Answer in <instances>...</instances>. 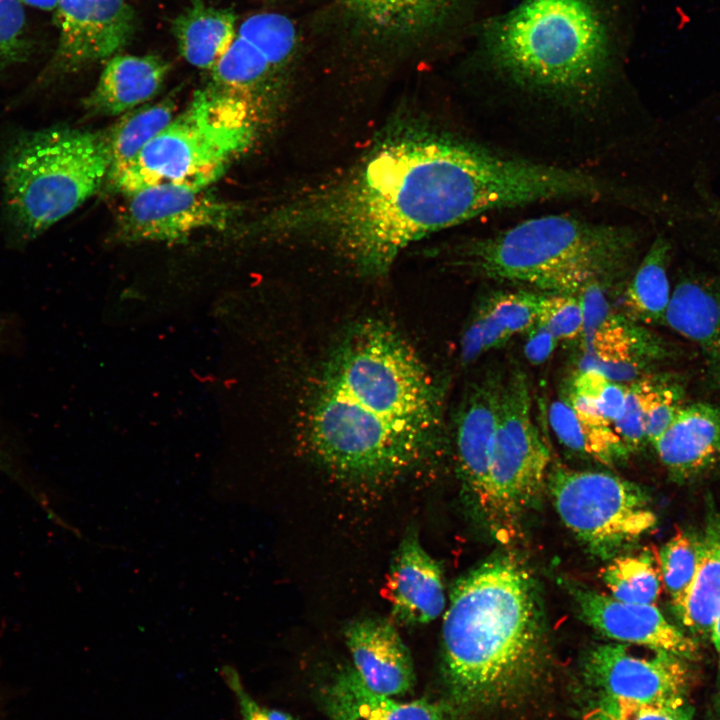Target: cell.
<instances>
[{
	"label": "cell",
	"instance_id": "5b68a950",
	"mask_svg": "<svg viewBox=\"0 0 720 720\" xmlns=\"http://www.w3.org/2000/svg\"><path fill=\"white\" fill-rule=\"evenodd\" d=\"M109 166L105 131L48 127L12 139L0 185L13 240L29 243L74 212L106 183Z\"/></svg>",
	"mask_w": 720,
	"mask_h": 720
},
{
	"label": "cell",
	"instance_id": "60d3db41",
	"mask_svg": "<svg viewBox=\"0 0 720 720\" xmlns=\"http://www.w3.org/2000/svg\"><path fill=\"white\" fill-rule=\"evenodd\" d=\"M627 389V384L609 380L598 397V411L611 424L623 413Z\"/></svg>",
	"mask_w": 720,
	"mask_h": 720
},
{
	"label": "cell",
	"instance_id": "d4e9b609",
	"mask_svg": "<svg viewBox=\"0 0 720 720\" xmlns=\"http://www.w3.org/2000/svg\"><path fill=\"white\" fill-rule=\"evenodd\" d=\"M665 324L720 354V279L687 276L671 293Z\"/></svg>",
	"mask_w": 720,
	"mask_h": 720
},
{
	"label": "cell",
	"instance_id": "836d02e7",
	"mask_svg": "<svg viewBox=\"0 0 720 720\" xmlns=\"http://www.w3.org/2000/svg\"><path fill=\"white\" fill-rule=\"evenodd\" d=\"M537 325L548 330L557 340L580 337L583 312L578 294H542Z\"/></svg>",
	"mask_w": 720,
	"mask_h": 720
},
{
	"label": "cell",
	"instance_id": "6da1fadb",
	"mask_svg": "<svg viewBox=\"0 0 720 720\" xmlns=\"http://www.w3.org/2000/svg\"><path fill=\"white\" fill-rule=\"evenodd\" d=\"M552 166L499 155L428 120L387 123L352 162L297 189L252 232L324 249L362 275L406 247L486 211L554 199Z\"/></svg>",
	"mask_w": 720,
	"mask_h": 720
},
{
	"label": "cell",
	"instance_id": "ab89813d",
	"mask_svg": "<svg viewBox=\"0 0 720 720\" xmlns=\"http://www.w3.org/2000/svg\"><path fill=\"white\" fill-rule=\"evenodd\" d=\"M473 319L481 329L485 352L504 345L512 336L491 313L486 301L479 306Z\"/></svg>",
	"mask_w": 720,
	"mask_h": 720
},
{
	"label": "cell",
	"instance_id": "f546056e",
	"mask_svg": "<svg viewBox=\"0 0 720 720\" xmlns=\"http://www.w3.org/2000/svg\"><path fill=\"white\" fill-rule=\"evenodd\" d=\"M699 560V539L678 531L659 550L657 564L661 583L676 610L695 575Z\"/></svg>",
	"mask_w": 720,
	"mask_h": 720
},
{
	"label": "cell",
	"instance_id": "30bf717a",
	"mask_svg": "<svg viewBox=\"0 0 720 720\" xmlns=\"http://www.w3.org/2000/svg\"><path fill=\"white\" fill-rule=\"evenodd\" d=\"M546 487L564 525L593 554L610 558L657 523L636 483L599 471L555 466Z\"/></svg>",
	"mask_w": 720,
	"mask_h": 720
},
{
	"label": "cell",
	"instance_id": "277c9868",
	"mask_svg": "<svg viewBox=\"0 0 720 720\" xmlns=\"http://www.w3.org/2000/svg\"><path fill=\"white\" fill-rule=\"evenodd\" d=\"M611 32L599 0H521L486 31L493 66L542 92L585 94L606 76Z\"/></svg>",
	"mask_w": 720,
	"mask_h": 720
},
{
	"label": "cell",
	"instance_id": "8fae6325",
	"mask_svg": "<svg viewBox=\"0 0 720 720\" xmlns=\"http://www.w3.org/2000/svg\"><path fill=\"white\" fill-rule=\"evenodd\" d=\"M293 21L275 12L247 17L227 52L211 71V84L247 102L263 124L288 96L298 51Z\"/></svg>",
	"mask_w": 720,
	"mask_h": 720
},
{
	"label": "cell",
	"instance_id": "e575fe53",
	"mask_svg": "<svg viewBox=\"0 0 720 720\" xmlns=\"http://www.w3.org/2000/svg\"><path fill=\"white\" fill-rule=\"evenodd\" d=\"M542 294L532 290L500 292L486 303L498 322L514 335L527 332L537 324Z\"/></svg>",
	"mask_w": 720,
	"mask_h": 720
},
{
	"label": "cell",
	"instance_id": "7402d4cb",
	"mask_svg": "<svg viewBox=\"0 0 720 720\" xmlns=\"http://www.w3.org/2000/svg\"><path fill=\"white\" fill-rule=\"evenodd\" d=\"M169 70V62L158 55L118 53L106 61L84 107L94 115L125 114L156 95Z\"/></svg>",
	"mask_w": 720,
	"mask_h": 720
},
{
	"label": "cell",
	"instance_id": "484cf974",
	"mask_svg": "<svg viewBox=\"0 0 720 720\" xmlns=\"http://www.w3.org/2000/svg\"><path fill=\"white\" fill-rule=\"evenodd\" d=\"M699 539V560L693 580L675 610L682 624L699 636H710L720 610V515L711 510Z\"/></svg>",
	"mask_w": 720,
	"mask_h": 720
},
{
	"label": "cell",
	"instance_id": "ac0fdd59",
	"mask_svg": "<svg viewBox=\"0 0 720 720\" xmlns=\"http://www.w3.org/2000/svg\"><path fill=\"white\" fill-rule=\"evenodd\" d=\"M353 669L372 692L392 697L411 690L415 682L412 657L394 625L366 617L345 629Z\"/></svg>",
	"mask_w": 720,
	"mask_h": 720
},
{
	"label": "cell",
	"instance_id": "9a60e30c",
	"mask_svg": "<svg viewBox=\"0 0 720 720\" xmlns=\"http://www.w3.org/2000/svg\"><path fill=\"white\" fill-rule=\"evenodd\" d=\"M686 659L667 651L611 642L592 647L584 675L602 697L653 702L685 698L690 679Z\"/></svg>",
	"mask_w": 720,
	"mask_h": 720
},
{
	"label": "cell",
	"instance_id": "8992f818",
	"mask_svg": "<svg viewBox=\"0 0 720 720\" xmlns=\"http://www.w3.org/2000/svg\"><path fill=\"white\" fill-rule=\"evenodd\" d=\"M263 125L247 102L209 83L107 185L123 195L168 183L207 189L252 147Z\"/></svg>",
	"mask_w": 720,
	"mask_h": 720
},
{
	"label": "cell",
	"instance_id": "f35d334b",
	"mask_svg": "<svg viewBox=\"0 0 720 720\" xmlns=\"http://www.w3.org/2000/svg\"><path fill=\"white\" fill-rule=\"evenodd\" d=\"M228 687L237 699L241 720H296L291 714L260 705L247 692L237 671L231 666H224L222 670Z\"/></svg>",
	"mask_w": 720,
	"mask_h": 720
},
{
	"label": "cell",
	"instance_id": "7bdbcfd3",
	"mask_svg": "<svg viewBox=\"0 0 720 720\" xmlns=\"http://www.w3.org/2000/svg\"><path fill=\"white\" fill-rule=\"evenodd\" d=\"M0 720H12L9 711V702L7 689L5 683L1 678V663H0Z\"/></svg>",
	"mask_w": 720,
	"mask_h": 720
},
{
	"label": "cell",
	"instance_id": "f6af8a7d",
	"mask_svg": "<svg viewBox=\"0 0 720 720\" xmlns=\"http://www.w3.org/2000/svg\"><path fill=\"white\" fill-rule=\"evenodd\" d=\"M25 7H33L42 11L53 12L57 0H19Z\"/></svg>",
	"mask_w": 720,
	"mask_h": 720
},
{
	"label": "cell",
	"instance_id": "4dcf8cb0",
	"mask_svg": "<svg viewBox=\"0 0 720 720\" xmlns=\"http://www.w3.org/2000/svg\"><path fill=\"white\" fill-rule=\"evenodd\" d=\"M693 713L685 698L644 702L601 697L585 713L584 720H692Z\"/></svg>",
	"mask_w": 720,
	"mask_h": 720
},
{
	"label": "cell",
	"instance_id": "7a4b0ae2",
	"mask_svg": "<svg viewBox=\"0 0 720 720\" xmlns=\"http://www.w3.org/2000/svg\"><path fill=\"white\" fill-rule=\"evenodd\" d=\"M443 673L458 708L506 704L535 682L544 660L541 607L512 557L483 562L454 585L442 628Z\"/></svg>",
	"mask_w": 720,
	"mask_h": 720
},
{
	"label": "cell",
	"instance_id": "d590c367",
	"mask_svg": "<svg viewBox=\"0 0 720 720\" xmlns=\"http://www.w3.org/2000/svg\"><path fill=\"white\" fill-rule=\"evenodd\" d=\"M627 395L622 415L612 426L629 453L647 442L644 425V387L642 378L627 383Z\"/></svg>",
	"mask_w": 720,
	"mask_h": 720
},
{
	"label": "cell",
	"instance_id": "74e56055",
	"mask_svg": "<svg viewBox=\"0 0 720 720\" xmlns=\"http://www.w3.org/2000/svg\"><path fill=\"white\" fill-rule=\"evenodd\" d=\"M0 472L5 474L9 479L16 483L31 499H33L41 509L47 514L48 518L56 515V511L52 508L51 502L45 490L38 485L36 480L30 476L17 456L6 445L0 437Z\"/></svg>",
	"mask_w": 720,
	"mask_h": 720
},
{
	"label": "cell",
	"instance_id": "603a6c76",
	"mask_svg": "<svg viewBox=\"0 0 720 720\" xmlns=\"http://www.w3.org/2000/svg\"><path fill=\"white\" fill-rule=\"evenodd\" d=\"M354 21L373 36L412 40L439 28L458 0H343Z\"/></svg>",
	"mask_w": 720,
	"mask_h": 720
},
{
	"label": "cell",
	"instance_id": "3957f363",
	"mask_svg": "<svg viewBox=\"0 0 720 720\" xmlns=\"http://www.w3.org/2000/svg\"><path fill=\"white\" fill-rule=\"evenodd\" d=\"M637 234L564 215L526 220L455 246L453 264L470 275L543 294H578L591 283L617 287L632 264Z\"/></svg>",
	"mask_w": 720,
	"mask_h": 720
},
{
	"label": "cell",
	"instance_id": "ba28073f",
	"mask_svg": "<svg viewBox=\"0 0 720 720\" xmlns=\"http://www.w3.org/2000/svg\"><path fill=\"white\" fill-rule=\"evenodd\" d=\"M307 443L338 476L375 481L413 468L438 432L388 420L317 383L305 412Z\"/></svg>",
	"mask_w": 720,
	"mask_h": 720
},
{
	"label": "cell",
	"instance_id": "d6a6232c",
	"mask_svg": "<svg viewBox=\"0 0 720 720\" xmlns=\"http://www.w3.org/2000/svg\"><path fill=\"white\" fill-rule=\"evenodd\" d=\"M30 49L25 6L19 0H0V70L24 61Z\"/></svg>",
	"mask_w": 720,
	"mask_h": 720
},
{
	"label": "cell",
	"instance_id": "ee69618b",
	"mask_svg": "<svg viewBox=\"0 0 720 720\" xmlns=\"http://www.w3.org/2000/svg\"><path fill=\"white\" fill-rule=\"evenodd\" d=\"M710 637L718 656L719 673H720V610L717 613L710 631Z\"/></svg>",
	"mask_w": 720,
	"mask_h": 720
},
{
	"label": "cell",
	"instance_id": "9c48e42d",
	"mask_svg": "<svg viewBox=\"0 0 720 720\" xmlns=\"http://www.w3.org/2000/svg\"><path fill=\"white\" fill-rule=\"evenodd\" d=\"M550 452L532 417L527 374L513 367L503 378L490 463V530L508 540L546 487Z\"/></svg>",
	"mask_w": 720,
	"mask_h": 720
},
{
	"label": "cell",
	"instance_id": "1f68e13d",
	"mask_svg": "<svg viewBox=\"0 0 720 720\" xmlns=\"http://www.w3.org/2000/svg\"><path fill=\"white\" fill-rule=\"evenodd\" d=\"M642 382L645 433L653 445L684 405V392L679 383L664 375L651 373L642 377Z\"/></svg>",
	"mask_w": 720,
	"mask_h": 720
},
{
	"label": "cell",
	"instance_id": "2e32d148",
	"mask_svg": "<svg viewBox=\"0 0 720 720\" xmlns=\"http://www.w3.org/2000/svg\"><path fill=\"white\" fill-rule=\"evenodd\" d=\"M581 619L603 636L619 643L667 651L694 658L697 644L672 624L655 604L619 601L586 586L567 583Z\"/></svg>",
	"mask_w": 720,
	"mask_h": 720
},
{
	"label": "cell",
	"instance_id": "4316f807",
	"mask_svg": "<svg viewBox=\"0 0 720 720\" xmlns=\"http://www.w3.org/2000/svg\"><path fill=\"white\" fill-rule=\"evenodd\" d=\"M671 244L658 236L650 245L626 286L623 305L626 316L638 323L664 324L671 297L668 266Z\"/></svg>",
	"mask_w": 720,
	"mask_h": 720
},
{
	"label": "cell",
	"instance_id": "44dd1931",
	"mask_svg": "<svg viewBox=\"0 0 720 720\" xmlns=\"http://www.w3.org/2000/svg\"><path fill=\"white\" fill-rule=\"evenodd\" d=\"M653 446L676 479L713 468L720 463V409L707 403L683 405Z\"/></svg>",
	"mask_w": 720,
	"mask_h": 720
},
{
	"label": "cell",
	"instance_id": "f1b7e54d",
	"mask_svg": "<svg viewBox=\"0 0 720 720\" xmlns=\"http://www.w3.org/2000/svg\"><path fill=\"white\" fill-rule=\"evenodd\" d=\"M610 596L627 603L655 604L661 592L658 564L650 551L615 556L600 572Z\"/></svg>",
	"mask_w": 720,
	"mask_h": 720
},
{
	"label": "cell",
	"instance_id": "5bb4252c",
	"mask_svg": "<svg viewBox=\"0 0 720 720\" xmlns=\"http://www.w3.org/2000/svg\"><path fill=\"white\" fill-rule=\"evenodd\" d=\"M55 51L37 84L108 60L128 45L135 13L126 0H57Z\"/></svg>",
	"mask_w": 720,
	"mask_h": 720
},
{
	"label": "cell",
	"instance_id": "7c38bea8",
	"mask_svg": "<svg viewBox=\"0 0 720 720\" xmlns=\"http://www.w3.org/2000/svg\"><path fill=\"white\" fill-rule=\"evenodd\" d=\"M115 232L128 242H177L196 232L223 230L234 224L243 208L204 190L160 184L124 195Z\"/></svg>",
	"mask_w": 720,
	"mask_h": 720
},
{
	"label": "cell",
	"instance_id": "52a82bcc",
	"mask_svg": "<svg viewBox=\"0 0 720 720\" xmlns=\"http://www.w3.org/2000/svg\"><path fill=\"white\" fill-rule=\"evenodd\" d=\"M318 382L388 420L439 432V388L414 349L380 320L350 328Z\"/></svg>",
	"mask_w": 720,
	"mask_h": 720
},
{
	"label": "cell",
	"instance_id": "4fadbf2b",
	"mask_svg": "<svg viewBox=\"0 0 720 720\" xmlns=\"http://www.w3.org/2000/svg\"><path fill=\"white\" fill-rule=\"evenodd\" d=\"M578 296L583 326L577 371L593 370L624 384L653 373L666 357L664 343L640 323L615 313L599 284L586 286Z\"/></svg>",
	"mask_w": 720,
	"mask_h": 720
},
{
	"label": "cell",
	"instance_id": "cb8c5ba5",
	"mask_svg": "<svg viewBox=\"0 0 720 720\" xmlns=\"http://www.w3.org/2000/svg\"><path fill=\"white\" fill-rule=\"evenodd\" d=\"M236 22L232 8L190 0L173 19L171 30L181 56L189 64L211 72L233 42Z\"/></svg>",
	"mask_w": 720,
	"mask_h": 720
},
{
	"label": "cell",
	"instance_id": "8d00e7d4",
	"mask_svg": "<svg viewBox=\"0 0 720 720\" xmlns=\"http://www.w3.org/2000/svg\"><path fill=\"white\" fill-rule=\"evenodd\" d=\"M548 418L554 434L562 445L571 451L586 455L582 424L565 399L554 401L550 405Z\"/></svg>",
	"mask_w": 720,
	"mask_h": 720
},
{
	"label": "cell",
	"instance_id": "bcb514c9",
	"mask_svg": "<svg viewBox=\"0 0 720 720\" xmlns=\"http://www.w3.org/2000/svg\"><path fill=\"white\" fill-rule=\"evenodd\" d=\"M718 707H719V712H720V697H719V701H718Z\"/></svg>",
	"mask_w": 720,
	"mask_h": 720
},
{
	"label": "cell",
	"instance_id": "d6986e66",
	"mask_svg": "<svg viewBox=\"0 0 720 720\" xmlns=\"http://www.w3.org/2000/svg\"><path fill=\"white\" fill-rule=\"evenodd\" d=\"M386 595L394 619L405 625L427 624L445 607L441 569L420 545L415 529L407 531L393 556Z\"/></svg>",
	"mask_w": 720,
	"mask_h": 720
},
{
	"label": "cell",
	"instance_id": "ffe728a7",
	"mask_svg": "<svg viewBox=\"0 0 720 720\" xmlns=\"http://www.w3.org/2000/svg\"><path fill=\"white\" fill-rule=\"evenodd\" d=\"M330 720H459L456 706L425 698L399 702L376 694L352 667L336 673L321 692Z\"/></svg>",
	"mask_w": 720,
	"mask_h": 720
},
{
	"label": "cell",
	"instance_id": "b9f144b4",
	"mask_svg": "<svg viewBox=\"0 0 720 720\" xmlns=\"http://www.w3.org/2000/svg\"><path fill=\"white\" fill-rule=\"evenodd\" d=\"M557 339L545 328L535 325L530 329L524 354L533 365L544 363L556 347Z\"/></svg>",
	"mask_w": 720,
	"mask_h": 720
},
{
	"label": "cell",
	"instance_id": "e0dca14e",
	"mask_svg": "<svg viewBox=\"0 0 720 720\" xmlns=\"http://www.w3.org/2000/svg\"><path fill=\"white\" fill-rule=\"evenodd\" d=\"M504 375L489 371L461 401L455 419L457 461L483 516L490 510V463Z\"/></svg>",
	"mask_w": 720,
	"mask_h": 720
},
{
	"label": "cell",
	"instance_id": "83f0119b",
	"mask_svg": "<svg viewBox=\"0 0 720 720\" xmlns=\"http://www.w3.org/2000/svg\"><path fill=\"white\" fill-rule=\"evenodd\" d=\"M176 103L165 98L157 103L133 109L106 130L110 166L106 183L119 176L142 149L174 118Z\"/></svg>",
	"mask_w": 720,
	"mask_h": 720
}]
</instances>
